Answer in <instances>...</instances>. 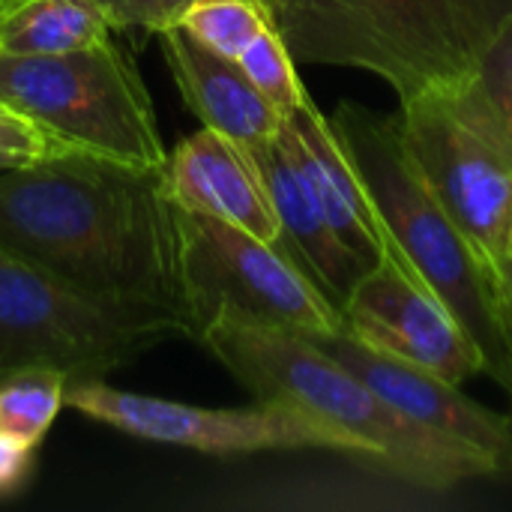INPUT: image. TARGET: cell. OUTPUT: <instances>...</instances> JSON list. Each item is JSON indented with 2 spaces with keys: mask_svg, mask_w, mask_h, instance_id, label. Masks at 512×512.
<instances>
[{
  "mask_svg": "<svg viewBox=\"0 0 512 512\" xmlns=\"http://www.w3.org/2000/svg\"><path fill=\"white\" fill-rule=\"evenodd\" d=\"M0 246L117 306L192 336L180 204L162 168L69 150L0 171Z\"/></svg>",
  "mask_w": 512,
  "mask_h": 512,
  "instance_id": "6da1fadb",
  "label": "cell"
},
{
  "mask_svg": "<svg viewBox=\"0 0 512 512\" xmlns=\"http://www.w3.org/2000/svg\"><path fill=\"white\" fill-rule=\"evenodd\" d=\"M198 342L255 399L291 405L333 426L354 444L357 459L408 486L453 492L471 480L501 474L483 450L438 435L387 405L303 330L216 312L201 327Z\"/></svg>",
  "mask_w": 512,
  "mask_h": 512,
  "instance_id": "7a4b0ae2",
  "label": "cell"
},
{
  "mask_svg": "<svg viewBox=\"0 0 512 512\" xmlns=\"http://www.w3.org/2000/svg\"><path fill=\"white\" fill-rule=\"evenodd\" d=\"M294 63L351 66L399 102L477 72L512 0H264Z\"/></svg>",
  "mask_w": 512,
  "mask_h": 512,
  "instance_id": "3957f363",
  "label": "cell"
},
{
  "mask_svg": "<svg viewBox=\"0 0 512 512\" xmlns=\"http://www.w3.org/2000/svg\"><path fill=\"white\" fill-rule=\"evenodd\" d=\"M330 126L351 159L384 237L417 270V276L456 315L462 330L483 351L486 375L498 384L507 375V330L501 285L444 204L429 189L408 153L399 117L372 111L360 102H342Z\"/></svg>",
  "mask_w": 512,
  "mask_h": 512,
  "instance_id": "277c9868",
  "label": "cell"
},
{
  "mask_svg": "<svg viewBox=\"0 0 512 512\" xmlns=\"http://www.w3.org/2000/svg\"><path fill=\"white\" fill-rule=\"evenodd\" d=\"M0 102L75 150L168 168L150 90L114 33L66 54H0Z\"/></svg>",
  "mask_w": 512,
  "mask_h": 512,
  "instance_id": "5b68a950",
  "label": "cell"
},
{
  "mask_svg": "<svg viewBox=\"0 0 512 512\" xmlns=\"http://www.w3.org/2000/svg\"><path fill=\"white\" fill-rule=\"evenodd\" d=\"M186 327L162 312L96 300L0 246V375L42 366L105 381Z\"/></svg>",
  "mask_w": 512,
  "mask_h": 512,
  "instance_id": "8992f818",
  "label": "cell"
},
{
  "mask_svg": "<svg viewBox=\"0 0 512 512\" xmlns=\"http://www.w3.org/2000/svg\"><path fill=\"white\" fill-rule=\"evenodd\" d=\"M399 129L435 198L498 261L512 225V138L477 75L402 99Z\"/></svg>",
  "mask_w": 512,
  "mask_h": 512,
  "instance_id": "52a82bcc",
  "label": "cell"
},
{
  "mask_svg": "<svg viewBox=\"0 0 512 512\" xmlns=\"http://www.w3.org/2000/svg\"><path fill=\"white\" fill-rule=\"evenodd\" d=\"M192 339L216 312L303 333L342 330V312L282 243H267L219 216L180 207Z\"/></svg>",
  "mask_w": 512,
  "mask_h": 512,
  "instance_id": "ba28073f",
  "label": "cell"
},
{
  "mask_svg": "<svg viewBox=\"0 0 512 512\" xmlns=\"http://www.w3.org/2000/svg\"><path fill=\"white\" fill-rule=\"evenodd\" d=\"M66 408L129 438L210 456L273 450H333L357 456L342 432L282 402L255 399V405L246 408H201L117 390L105 381H69Z\"/></svg>",
  "mask_w": 512,
  "mask_h": 512,
  "instance_id": "9c48e42d",
  "label": "cell"
},
{
  "mask_svg": "<svg viewBox=\"0 0 512 512\" xmlns=\"http://www.w3.org/2000/svg\"><path fill=\"white\" fill-rule=\"evenodd\" d=\"M342 330L459 387L486 372L483 351L390 243L342 303Z\"/></svg>",
  "mask_w": 512,
  "mask_h": 512,
  "instance_id": "30bf717a",
  "label": "cell"
},
{
  "mask_svg": "<svg viewBox=\"0 0 512 512\" xmlns=\"http://www.w3.org/2000/svg\"><path fill=\"white\" fill-rule=\"evenodd\" d=\"M309 336L408 420L483 450L498 462L501 474L512 477V426L507 417L465 396L459 384L408 360L375 351L345 330Z\"/></svg>",
  "mask_w": 512,
  "mask_h": 512,
  "instance_id": "8fae6325",
  "label": "cell"
},
{
  "mask_svg": "<svg viewBox=\"0 0 512 512\" xmlns=\"http://www.w3.org/2000/svg\"><path fill=\"white\" fill-rule=\"evenodd\" d=\"M165 180L183 210L219 216L267 243H282V225L261 171L249 147L234 138L207 126L183 138L168 153Z\"/></svg>",
  "mask_w": 512,
  "mask_h": 512,
  "instance_id": "7c38bea8",
  "label": "cell"
},
{
  "mask_svg": "<svg viewBox=\"0 0 512 512\" xmlns=\"http://www.w3.org/2000/svg\"><path fill=\"white\" fill-rule=\"evenodd\" d=\"M249 153L261 171L270 204L282 225V246L342 312V303L369 267L339 240L312 183L306 180L279 132L261 144H252Z\"/></svg>",
  "mask_w": 512,
  "mask_h": 512,
  "instance_id": "4fadbf2b",
  "label": "cell"
},
{
  "mask_svg": "<svg viewBox=\"0 0 512 512\" xmlns=\"http://www.w3.org/2000/svg\"><path fill=\"white\" fill-rule=\"evenodd\" d=\"M165 63L186 108L207 126L243 147L273 138L285 114L252 84L234 57L198 42L183 24L156 33Z\"/></svg>",
  "mask_w": 512,
  "mask_h": 512,
  "instance_id": "5bb4252c",
  "label": "cell"
},
{
  "mask_svg": "<svg viewBox=\"0 0 512 512\" xmlns=\"http://www.w3.org/2000/svg\"><path fill=\"white\" fill-rule=\"evenodd\" d=\"M279 135L312 183L339 240L372 270L387 252V237L351 159L330 126V117H324L306 96L294 111L285 114Z\"/></svg>",
  "mask_w": 512,
  "mask_h": 512,
  "instance_id": "9a60e30c",
  "label": "cell"
},
{
  "mask_svg": "<svg viewBox=\"0 0 512 512\" xmlns=\"http://www.w3.org/2000/svg\"><path fill=\"white\" fill-rule=\"evenodd\" d=\"M117 33L96 0H9L0 6V54H66Z\"/></svg>",
  "mask_w": 512,
  "mask_h": 512,
  "instance_id": "2e32d148",
  "label": "cell"
},
{
  "mask_svg": "<svg viewBox=\"0 0 512 512\" xmlns=\"http://www.w3.org/2000/svg\"><path fill=\"white\" fill-rule=\"evenodd\" d=\"M69 378L54 369L24 366L0 375V432L39 447L66 405Z\"/></svg>",
  "mask_w": 512,
  "mask_h": 512,
  "instance_id": "e0dca14e",
  "label": "cell"
},
{
  "mask_svg": "<svg viewBox=\"0 0 512 512\" xmlns=\"http://www.w3.org/2000/svg\"><path fill=\"white\" fill-rule=\"evenodd\" d=\"M207 48L240 57V51L270 24L264 0H201L180 21Z\"/></svg>",
  "mask_w": 512,
  "mask_h": 512,
  "instance_id": "ac0fdd59",
  "label": "cell"
},
{
  "mask_svg": "<svg viewBox=\"0 0 512 512\" xmlns=\"http://www.w3.org/2000/svg\"><path fill=\"white\" fill-rule=\"evenodd\" d=\"M237 63L243 66V72L252 78V84L282 111H294L309 93L303 90L297 69H294V57L288 51V45L282 42L279 30L273 27V21L240 51Z\"/></svg>",
  "mask_w": 512,
  "mask_h": 512,
  "instance_id": "d6986e66",
  "label": "cell"
},
{
  "mask_svg": "<svg viewBox=\"0 0 512 512\" xmlns=\"http://www.w3.org/2000/svg\"><path fill=\"white\" fill-rule=\"evenodd\" d=\"M69 150L75 147L60 141L57 135H51L48 129H42L36 120L15 111L12 105L0 102V153L18 156L24 165H30V162H42Z\"/></svg>",
  "mask_w": 512,
  "mask_h": 512,
  "instance_id": "ffe728a7",
  "label": "cell"
},
{
  "mask_svg": "<svg viewBox=\"0 0 512 512\" xmlns=\"http://www.w3.org/2000/svg\"><path fill=\"white\" fill-rule=\"evenodd\" d=\"M114 30L162 33L183 21V15L201 0H96Z\"/></svg>",
  "mask_w": 512,
  "mask_h": 512,
  "instance_id": "44dd1931",
  "label": "cell"
},
{
  "mask_svg": "<svg viewBox=\"0 0 512 512\" xmlns=\"http://www.w3.org/2000/svg\"><path fill=\"white\" fill-rule=\"evenodd\" d=\"M474 75L512 138V18L501 27L495 42L486 48Z\"/></svg>",
  "mask_w": 512,
  "mask_h": 512,
  "instance_id": "7402d4cb",
  "label": "cell"
},
{
  "mask_svg": "<svg viewBox=\"0 0 512 512\" xmlns=\"http://www.w3.org/2000/svg\"><path fill=\"white\" fill-rule=\"evenodd\" d=\"M33 453L36 447L18 441L9 432H0V498L15 495L27 483L33 471Z\"/></svg>",
  "mask_w": 512,
  "mask_h": 512,
  "instance_id": "603a6c76",
  "label": "cell"
},
{
  "mask_svg": "<svg viewBox=\"0 0 512 512\" xmlns=\"http://www.w3.org/2000/svg\"><path fill=\"white\" fill-rule=\"evenodd\" d=\"M501 294H504V288H501ZM501 309H504V330H507V375H504V381H501V387L510 393L512 399V300L504 294L501 297Z\"/></svg>",
  "mask_w": 512,
  "mask_h": 512,
  "instance_id": "cb8c5ba5",
  "label": "cell"
},
{
  "mask_svg": "<svg viewBox=\"0 0 512 512\" xmlns=\"http://www.w3.org/2000/svg\"><path fill=\"white\" fill-rule=\"evenodd\" d=\"M492 267H495V276H498V285L504 288V294L512 300V258L507 255H501L498 261H492Z\"/></svg>",
  "mask_w": 512,
  "mask_h": 512,
  "instance_id": "d4e9b609",
  "label": "cell"
},
{
  "mask_svg": "<svg viewBox=\"0 0 512 512\" xmlns=\"http://www.w3.org/2000/svg\"><path fill=\"white\" fill-rule=\"evenodd\" d=\"M18 165H24L18 156H9V153H0V171H9V168H18Z\"/></svg>",
  "mask_w": 512,
  "mask_h": 512,
  "instance_id": "484cf974",
  "label": "cell"
},
{
  "mask_svg": "<svg viewBox=\"0 0 512 512\" xmlns=\"http://www.w3.org/2000/svg\"><path fill=\"white\" fill-rule=\"evenodd\" d=\"M504 255L512 258V225H510V231H507V249H504Z\"/></svg>",
  "mask_w": 512,
  "mask_h": 512,
  "instance_id": "4316f807",
  "label": "cell"
},
{
  "mask_svg": "<svg viewBox=\"0 0 512 512\" xmlns=\"http://www.w3.org/2000/svg\"><path fill=\"white\" fill-rule=\"evenodd\" d=\"M6 3H9V0H0V6H6Z\"/></svg>",
  "mask_w": 512,
  "mask_h": 512,
  "instance_id": "83f0119b",
  "label": "cell"
}]
</instances>
